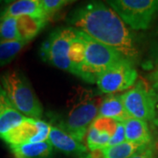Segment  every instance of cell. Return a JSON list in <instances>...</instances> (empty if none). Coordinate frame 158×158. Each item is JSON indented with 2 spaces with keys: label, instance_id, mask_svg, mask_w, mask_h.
<instances>
[{
  "label": "cell",
  "instance_id": "cell-17",
  "mask_svg": "<svg viewBox=\"0 0 158 158\" xmlns=\"http://www.w3.org/2000/svg\"><path fill=\"white\" fill-rule=\"evenodd\" d=\"M150 144H141L126 141L118 145L106 147V158H129L148 147Z\"/></svg>",
  "mask_w": 158,
  "mask_h": 158
},
{
  "label": "cell",
  "instance_id": "cell-16",
  "mask_svg": "<svg viewBox=\"0 0 158 158\" xmlns=\"http://www.w3.org/2000/svg\"><path fill=\"white\" fill-rule=\"evenodd\" d=\"M48 21L45 18L21 16L17 18V29L19 40L28 43L42 29Z\"/></svg>",
  "mask_w": 158,
  "mask_h": 158
},
{
  "label": "cell",
  "instance_id": "cell-27",
  "mask_svg": "<svg viewBox=\"0 0 158 158\" xmlns=\"http://www.w3.org/2000/svg\"><path fill=\"white\" fill-rule=\"evenodd\" d=\"M150 79H151V81L153 82L154 87H156V89H158V68L151 74Z\"/></svg>",
  "mask_w": 158,
  "mask_h": 158
},
{
  "label": "cell",
  "instance_id": "cell-22",
  "mask_svg": "<svg viewBox=\"0 0 158 158\" xmlns=\"http://www.w3.org/2000/svg\"><path fill=\"white\" fill-rule=\"evenodd\" d=\"M42 9L45 13L46 17L48 19L51 18L56 12L60 11L63 7L68 6L69 4L72 3L73 1L69 0H40Z\"/></svg>",
  "mask_w": 158,
  "mask_h": 158
},
{
  "label": "cell",
  "instance_id": "cell-18",
  "mask_svg": "<svg viewBox=\"0 0 158 158\" xmlns=\"http://www.w3.org/2000/svg\"><path fill=\"white\" fill-rule=\"evenodd\" d=\"M27 44L22 40L0 41V67L10 63Z\"/></svg>",
  "mask_w": 158,
  "mask_h": 158
},
{
  "label": "cell",
  "instance_id": "cell-14",
  "mask_svg": "<svg viewBox=\"0 0 158 158\" xmlns=\"http://www.w3.org/2000/svg\"><path fill=\"white\" fill-rule=\"evenodd\" d=\"M53 146L50 141L10 146L13 158H52Z\"/></svg>",
  "mask_w": 158,
  "mask_h": 158
},
{
  "label": "cell",
  "instance_id": "cell-7",
  "mask_svg": "<svg viewBox=\"0 0 158 158\" xmlns=\"http://www.w3.org/2000/svg\"><path fill=\"white\" fill-rule=\"evenodd\" d=\"M137 77L134 62L123 59L102 74L96 84L102 93L114 94L129 89L135 85Z\"/></svg>",
  "mask_w": 158,
  "mask_h": 158
},
{
  "label": "cell",
  "instance_id": "cell-24",
  "mask_svg": "<svg viewBox=\"0 0 158 158\" xmlns=\"http://www.w3.org/2000/svg\"><path fill=\"white\" fill-rule=\"evenodd\" d=\"M126 141V135H125V127L124 123L123 122H119L117 126L116 131L114 133V135L112 136V138L110 139L108 146H114V145H118L122 142Z\"/></svg>",
  "mask_w": 158,
  "mask_h": 158
},
{
  "label": "cell",
  "instance_id": "cell-12",
  "mask_svg": "<svg viewBox=\"0 0 158 158\" xmlns=\"http://www.w3.org/2000/svg\"><path fill=\"white\" fill-rule=\"evenodd\" d=\"M0 14L14 18H19L21 16H33V17L48 19L43 11L40 0L13 1L6 6L0 12Z\"/></svg>",
  "mask_w": 158,
  "mask_h": 158
},
{
  "label": "cell",
  "instance_id": "cell-2",
  "mask_svg": "<svg viewBox=\"0 0 158 158\" xmlns=\"http://www.w3.org/2000/svg\"><path fill=\"white\" fill-rule=\"evenodd\" d=\"M102 100L103 98L94 90L77 87L68 103L67 118L62 127L85 142L89 127L98 118Z\"/></svg>",
  "mask_w": 158,
  "mask_h": 158
},
{
  "label": "cell",
  "instance_id": "cell-28",
  "mask_svg": "<svg viewBox=\"0 0 158 158\" xmlns=\"http://www.w3.org/2000/svg\"><path fill=\"white\" fill-rule=\"evenodd\" d=\"M0 3H1V1H0Z\"/></svg>",
  "mask_w": 158,
  "mask_h": 158
},
{
  "label": "cell",
  "instance_id": "cell-1",
  "mask_svg": "<svg viewBox=\"0 0 158 158\" xmlns=\"http://www.w3.org/2000/svg\"><path fill=\"white\" fill-rule=\"evenodd\" d=\"M71 27L88 34L104 45L112 48L135 63L139 49L134 34L112 8L101 2H90L69 15Z\"/></svg>",
  "mask_w": 158,
  "mask_h": 158
},
{
  "label": "cell",
  "instance_id": "cell-26",
  "mask_svg": "<svg viewBox=\"0 0 158 158\" xmlns=\"http://www.w3.org/2000/svg\"><path fill=\"white\" fill-rule=\"evenodd\" d=\"M78 158H106V148H97L93 150H88L85 154L79 156Z\"/></svg>",
  "mask_w": 158,
  "mask_h": 158
},
{
  "label": "cell",
  "instance_id": "cell-9",
  "mask_svg": "<svg viewBox=\"0 0 158 158\" xmlns=\"http://www.w3.org/2000/svg\"><path fill=\"white\" fill-rule=\"evenodd\" d=\"M51 125L38 118H26L20 124L2 136V140L10 146L37 143L48 140Z\"/></svg>",
  "mask_w": 158,
  "mask_h": 158
},
{
  "label": "cell",
  "instance_id": "cell-4",
  "mask_svg": "<svg viewBox=\"0 0 158 158\" xmlns=\"http://www.w3.org/2000/svg\"><path fill=\"white\" fill-rule=\"evenodd\" d=\"M0 85L11 104L27 118H38L43 108L27 77L19 70H9L2 75Z\"/></svg>",
  "mask_w": 158,
  "mask_h": 158
},
{
  "label": "cell",
  "instance_id": "cell-10",
  "mask_svg": "<svg viewBox=\"0 0 158 158\" xmlns=\"http://www.w3.org/2000/svg\"><path fill=\"white\" fill-rule=\"evenodd\" d=\"M48 141L53 148L67 155H77L79 156L88 151L85 142L78 141L62 126L51 125Z\"/></svg>",
  "mask_w": 158,
  "mask_h": 158
},
{
  "label": "cell",
  "instance_id": "cell-8",
  "mask_svg": "<svg viewBox=\"0 0 158 158\" xmlns=\"http://www.w3.org/2000/svg\"><path fill=\"white\" fill-rule=\"evenodd\" d=\"M122 95L125 108L131 118L142 120H153L156 118V99L152 90L139 81L133 88Z\"/></svg>",
  "mask_w": 158,
  "mask_h": 158
},
{
  "label": "cell",
  "instance_id": "cell-13",
  "mask_svg": "<svg viewBox=\"0 0 158 158\" xmlns=\"http://www.w3.org/2000/svg\"><path fill=\"white\" fill-rule=\"evenodd\" d=\"M98 117H106L124 122L128 119L130 115L125 108L122 95L110 94L103 98Z\"/></svg>",
  "mask_w": 158,
  "mask_h": 158
},
{
  "label": "cell",
  "instance_id": "cell-15",
  "mask_svg": "<svg viewBox=\"0 0 158 158\" xmlns=\"http://www.w3.org/2000/svg\"><path fill=\"white\" fill-rule=\"evenodd\" d=\"M124 123L126 141L141 144L152 143V135L147 121L135 118H129Z\"/></svg>",
  "mask_w": 158,
  "mask_h": 158
},
{
  "label": "cell",
  "instance_id": "cell-19",
  "mask_svg": "<svg viewBox=\"0 0 158 158\" xmlns=\"http://www.w3.org/2000/svg\"><path fill=\"white\" fill-rule=\"evenodd\" d=\"M85 56V43L79 37L76 30V37L74 38L69 48V60L71 62V74L76 75L77 69L83 64Z\"/></svg>",
  "mask_w": 158,
  "mask_h": 158
},
{
  "label": "cell",
  "instance_id": "cell-5",
  "mask_svg": "<svg viewBox=\"0 0 158 158\" xmlns=\"http://www.w3.org/2000/svg\"><path fill=\"white\" fill-rule=\"evenodd\" d=\"M110 7L135 30L148 29L158 15V0H109Z\"/></svg>",
  "mask_w": 158,
  "mask_h": 158
},
{
  "label": "cell",
  "instance_id": "cell-11",
  "mask_svg": "<svg viewBox=\"0 0 158 158\" xmlns=\"http://www.w3.org/2000/svg\"><path fill=\"white\" fill-rule=\"evenodd\" d=\"M26 118L14 107L0 85V139Z\"/></svg>",
  "mask_w": 158,
  "mask_h": 158
},
{
  "label": "cell",
  "instance_id": "cell-25",
  "mask_svg": "<svg viewBox=\"0 0 158 158\" xmlns=\"http://www.w3.org/2000/svg\"><path fill=\"white\" fill-rule=\"evenodd\" d=\"M156 150L154 143H151L148 147L135 154L129 158H156Z\"/></svg>",
  "mask_w": 158,
  "mask_h": 158
},
{
  "label": "cell",
  "instance_id": "cell-20",
  "mask_svg": "<svg viewBox=\"0 0 158 158\" xmlns=\"http://www.w3.org/2000/svg\"><path fill=\"white\" fill-rule=\"evenodd\" d=\"M111 138L112 135L109 133L100 131L90 126L85 136V145L89 150L106 148L108 146Z\"/></svg>",
  "mask_w": 158,
  "mask_h": 158
},
{
  "label": "cell",
  "instance_id": "cell-6",
  "mask_svg": "<svg viewBox=\"0 0 158 158\" xmlns=\"http://www.w3.org/2000/svg\"><path fill=\"white\" fill-rule=\"evenodd\" d=\"M75 37L76 29L71 27L55 30L41 44L40 53L42 60L56 68L71 73L69 48Z\"/></svg>",
  "mask_w": 158,
  "mask_h": 158
},
{
  "label": "cell",
  "instance_id": "cell-3",
  "mask_svg": "<svg viewBox=\"0 0 158 158\" xmlns=\"http://www.w3.org/2000/svg\"><path fill=\"white\" fill-rule=\"evenodd\" d=\"M76 30L77 35L85 41V56L83 64L75 76L85 82L96 84L97 80L105 71L126 59L118 51L97 41L80 30Z\"/></svg>",
  "mask_w": 158,
  "mask_h": 158
},
{
  "label": "cell",
  "instance_id": "cell-21",
  "mask_svg": "<svg viewBox=\"0 0 158 158\" xmlns=\"http://www.w3.org/2000/svg\"><path fill=\"white\" fill-rule=\"evenodd\" d=\"M19 40L17 18L0 14V41Z\"/></svg>",
  "mask_w": 158,
  "mask_h": 158
},
{
  "label": "cell",
  "instance_id": "cell-23",
  "mask_svg": "<svg viewBox=\"0 0 158 158\" xmlns=\"http://www.w3.org/2000/svg\"><path fill=\"white\" fill-rule=\"evenodd\" d=\"M120 121L111 118H106V117H98V118L92 122L90 126L94 127L97 129L107 132L111 135L113 136L116 131L117 126Z\"/></svg>",
  "mask_w": 158,
  "mask_h": 158
}]
</instances>
